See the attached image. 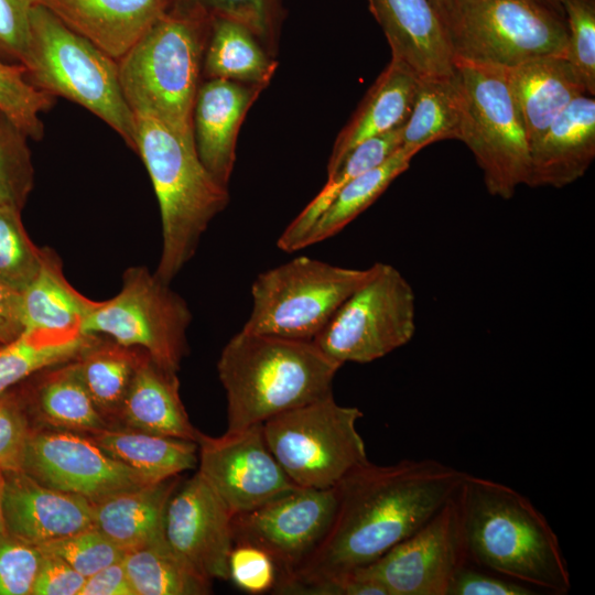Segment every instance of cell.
Masks as SVG:
<instances>
[{
    "mask_svg": "<svg viewBox=\"0 0 595 595\" xmlns=\"http://www.w3.org/2000/svg\"><path fill=\"white\" fill-rule=\"evenodd\" d=\"M465 473L433 458L390 465L367 462L336 486L332 522L311 555L278 580L272 593L306 586L367 566L413 534L456 494Z\"/></svg>",
    "mask_w": 595,
    "mask_h": 595,
    "instance_id": "obj_1",
    "label": "cell"
},
{
    "mask_svg": "<svg viewBox=\"0 0 595 595\" xmlns=\"http://www.w3.org/2000/svg\"><path fill=\"white\" fill-rule=\"evenodd\" d=\"M456 499L469 564L552 594L571 591L558 536L526 496L465 473Z\"/></svg>",
    "mask_w": 595,
    "mask_h": 595,
    "instance_id": "obj_2",
    "label": "cell"
},
{
    "mask_svg": "<svg viewBox=\"0 0 595 595\" xmlns=\"http://www.w3.org/2000/svg\"><path fill=\"white\" fill-rule=\"evenodd\" d=\"M342 366L313 340L241 329L227 342L217 361L227 400L226 432L262 424L332 394Z\"/></svg>",
    "mask_w": 595,
    "mask_h": 595,
    "instance_id": "obj_3",
    "label": "cell"
},
{
    "mask_svg": "<svg viewBox=\"0 0 595 595\" xmlns=\"http://www.w3.org/2000/svg\"><path fill=\"white\" fill-rule=\"evenodd\" d=\"M210 25L212 17L203 9L172 0L117 61L122 94L134 117L153 118L194 142L193 107Z\"/></svg>",
    "mask_w": 595,
    "mask_h": 595,
    "instance_id": "obj_4",
    "label": "cell"
},
{
    "mask_svg": "<svg viewBox=\"0 0 595 595\" xmlns=\"http://www.w3.org/2000/svg\"><path fill=\"white\" fill-rule=\"evenodd\" d=\"M136 152L150 175L159 202L162 251L155 274L171 283L194 257L210 221L229 203L228 187L201 162L194 142L164 123L136 117Z\"/></svg>",
    "mask_w": 595,
    "mask_h": 595,
    "instance_id": "obj_5",
    "label": "cell"
},
{
    "mask_svg": "<svg viewBox=\"0 0 595 595\" xmlns=\"http://www.w3.org/2000/svg\"><path fill=\"white\" fill-rule=\"evenodd\" d=\"M37 89L76 102L112 128L136 151V117L119 82L118 63L36 3L24 62Z\"/></svg>",
    "mask_w": 595,
    "mask_h": 595,
    "instance_id": "obj_6",
    "label": "cell"
},
{
    "mask_svg": "<svg viewBox=\"0 0 595 595\" xmlns=\"http://www.w3.org/2000/svg\"><path fill=\"white\" fill-rule=\"evenodd\" d=\"M442 23L454 60L510 68L566 57L565 17L541 0H447Z\"/></svg>",
    "mask_w": 595,
    "mask_h": 595,
    "instance_id": "obj_7",
    "label": "cell"
},
{
    "mask_svg": "<svg viewBox=\"0 0 595 595\" xmlns=\"http://www.w3.org/2000/svg\"><path fill=\"white\" fill-rule=\"evenodd\" d=\"M463 95L462 138L480 167L487 191L504 199L527 185L530 147L507 68L454 60Z\"/></svg>",
    "mask_w": 595,
    "mask_h": 595,
    "instance_id": "obj_8",
    "label": "cell"
},
{
    "mask_svg": "<svg viewBox=\"0 0 595 595\" xmlns=\"http://www.w3.org/2000/svg\"><path fill=\"white\" fill-rule=\"evenodd\" d=\"M363 415L356 407L337 403L332 393L270 418L262 433L295 485L333 488L369 461L356 425Z\"/></svg>",
    "mask_w": 595,
    "mask_h": 595,
    "instance_id": "obj_9",
    "label": "cell"
},
{
    "mask_svg": "<svg viewBox=\"0 0 595 595\" xmlns=\"http://www.w3.org/2000/svg\"><path fill=\"white\" fill-rule=\"evenodd\" d=\"M301 256L258 274L242 331L313 340L342 303L369 275Z\"/></svg>",
    "mask_w": 595,
    "mask_h": 595,
    "instance_id": "obj_10",
    "label": "cell"
},
{
    "mask_svg": "<svg viewBox=\"0 0 595 595\" xmlns=\"http://www.w3.org/2000/svg\"><path fill=\"white\" fill-rule=\"evenodd\" d=\"M313 342L333 360L367 364L407 345L415 334V293L392 264L376 262Z\"/></svg>",
    "mask_w": 595,
    "mask_h": 595,
    "instance_id": "obj_11",
    "label": "cell"
},
{
    "mask_svg": "<svg viewBox=\"0 0 595 595\" xmlns=\"http://www.w3.org/2000/svg\"><path fill=\"white\" fill-rule=\"evenodd\" d=\"M192 312L185 300L147 267L127 269L113 298L98 302L80 332L108 335L126 347L148 353L159 365L177 371L187 354Z\"/></svg>",
    "mask_w": 595,
    "mask_h": 595,
    "instance_id": "obj_12",
    "label": "cell"
},
{
    "mask_svg": "<svg viewBox=\"0 0 595 595\" xmlns=\"http://www.w3.org/2000/svg\"><path fill=\"white\" fill-rule=\"evenodd\" d=\"M466 564L455 494L413 534L351 573L375 581L387 595H448Z\"/></svg>",
    "mask_w": 595,
    "mask_h": 595,
    "instance_id": "obj_13",
    "label": "cell"
},
{
    "mask_svg": "<svg viewBox=\"0 0 595 595\" xmlns=\"http://www.w3.org/2000/svg\"><path fill=\"white\" fill-rule=\"evenodd\" d=\"M198 473L232 516L256 509L299 486L270 452L262 424L197 440Z\"/></svg>",
    "mask_w": 595,
    "mask_h": 595,
    "instance_id": "obj_14",
    "label": "cell"
},
{
    "mask_svg": "<svg viewBox=\"0 0 595 595\" xmlns=\"http://www.w3.org/2000/svg\"><path fill=\"white\" fill-rule=\"evenodd\" d=\"M336 505V486L326 489L298 487L256 509L234 516V543L247 542L264 550L274 561L280 580L311 555L326 533Z\"/></svg>",
    "mask_w": 595,
    "mask_h": 595,
    "instance_id": "obj_15",
    "label": "cell"
},
{
    "mask_svg": "<svg viewBox=\"0 0 595 595\" xmlns=\"http://www.w3.org/2000/svg\"><path fill=\"white\" fill-rule=\"evenodd\" d=\"M21 469L44 486L83 496L91 502L149 485L91 439L66 431L31 432Z\"/></svg>",
    "mask_w": 595,
    "mask_h": 595,
    "instance_id": "obj_16",
    "label": "cell"
},
{
    "mask_svg": "<svg viewBox=\"0 0 595 595\" xmlns=\"http://www.w3.org/2000/svg\"><path fill=\"white\" fill-rule=\"evenodd\" d=\"M232 515L197 472L171 495L164 538L174 555L199 578L228 580Z\"/></svg>",
    "mask_w": 595,
    "mask_h": 595,
    "instance_id": "obj_17",
    "label": "cell"
},
{
    "mask_svg": "<svg viewBox=\"0 0 595 595\" xmlns=\"http://www.w3.org/2000/svg\"><path fill=\"white\" fill-rule=\"evenodd\" d=\"M4 478L9 537L39 547L94 527L87 498L44 486L22 469L4 472Z\"/></svg>",
    "mask_w": 595,
    "mask_h": 595,
    "instance_id": "obj_18",
    "label": "cell"
},
{
    "mask_svg": "<svg viewBox=\"0 0 595 595\" xmlns=\"http://www.w3.org/2000/svg\"><path fill=\"white\" fill-rule=\"evenodd\" d=\"M267 86L226 79L201 83L193 107V137L197 155L221 185L235 166L240 127L247 112Z\"/></svg>",
    "mask_w": 595,
    "mask_h": 595,
    "instance_id": "obj_19",
    "label": "cell"
},
{
    "mask_svg": "<svg viewBox=\"0 0 595 595\" xmlns=\"http://www.w3.org/2000/svg\"><path fill=\"white\" fill-rule=\"evenodd\" d=\"M391 55L418 77L450 76L454 57L446 31L429 0H368Z\"/></svg>",
    "mask_w": 595,
    "mask_h": 595,
    "instance_id": "obj_20",
    "label": "cell"
},
{
    "mask_svg": "<svg viewBox=\"0 0 595 595\" xmlns=\"http://www.w3.org/2000/svg\"><path fill=\"white\" fill-rule=\"evenodd\" d=\"M172 0H37L68 29L119 61Z\"/></svg>",
    "mask_w": 595,
    "mask_h": 595,
    "instance_id": "obj_21",
    "label": "cell"
},
{
    "mask_svg": "<svg viewBox=\"0 0 595 595\" xmlns=\"http://www.w3.org/2000/svg\"><path fill=\"white\" fill-rule=\"evenodd\" d=\"M595 158V99H574L530 149L527 185L563 187L581 178Z\"/></svg>",
    "mask_w": 595,
    "mask_h": 595,
    "instance_id": "obj_22",
    "label": "cell"
},
{
    "mask_svg": "<svg viewBox=\"0 0 595 595\" xmlns=\"http://www.w3.org/2000/svg\"><path fill=\"white\" fill-rule=\"evenodd\" d=\"M507 76L530 149L574 99L587 95L564 55L524 62L507 68Z\"/></svg>",
    "mask_w": 595,
    "mask_h": 595,
    "instance_id": "obj_23",
    "label": "cell"
},
{
    "mask_svg": "<svg viewBox=\"0 0 595 595\" xmlns=\"http://www.w3.org/2000/svg\"><path fill=\"white\" fill-rule=\"evenodd\" d=\"M418 79L408 65L391 57L338 133L328 160L327 174L364 141L405 123L412 109Z\"/></svg>",
    "mask_w": 595,
    "mask_h": 595,
    "instance_id": "obj_24",
    "label": "cell"
},
{
    "mask_svg": "<svg viewBox=\"0 0 595 595\" xmlns=\"http://www.w3.org/2000/svg\"><path fill=\"white\" fill-rule=\"evenodd\" d=\"M130 430L196 442V430L180 397L176 371L144 351L119 416Z\"/></svg>",
    "mask_w": 595,
    "mask_h": 595,
    "instance_id": "obj_25",
    "label": "cell"
},
{
    "mask_svg": "<svg viewBox=\"0 0 595 595\" xmlns=\"http://www.w3.org/2000/svg\"><path fill=\"white\" fill-rule=\"evenodd\" d=\"M178 476L93 502L94 527L123 551L165 542L164 516Z\"/></svg>",
    "mask_w": 595,
    "mask_h": 595,
    "instance_id": "obj_26",
    "label": "cell"
},
{
    "mask_svg": "<svg viewBox=\"0 0 595 595\" xmlns=\"http://www.w3.org/2000/svg\"><path fill=\"white\" fill-rule=\"evenodd\" d=\"M90 439L149 485L176 477L197 465V443L194 441L112 429L95 433Z\"/></svg>",
    "mask_w": 595,
    "mask_h": 595,
    "instance_id": "obj_27",
    "label": "cell"
},
{
    "mask_svg": "<svg viewBox=\"0 0 595 595\" xmlns=\"http://www.w3.org/2000/svg\"><path fill=\"white\" fill-rule=\"evenodd\" d=\"M21 302L24 331L80 328L98 304L69 284L58 256L46 247L37 274L21 292Z\"/></svg>",
    "mask_w": 595,
    "mask_h": 595,
    "instance_id": "obj_28",
    "label": "cell"
},
{
    "mask_svg": "<svg viewBox=\"0 0 595 595\" xmlns=\"http://www.w3.org/2000/svg\"><path fill=\"white\" fill-rule=\"evenodd\" d=\"M80 328L25 329L0 346V396L24 379L78 358L99 340Z\"/></svg>",
    "mask_w": 595,
    "mask_h": 595,
    "instance_id": "obj_29",
    "label": "cell"
},
{
    "mask_svg": "<svg viewBox=\"0 0 595 595\" xmlns=\"http://www.w3.org/2000/svg\"><path fill=\"white\" fill-rule=\"evenodd\" d=\"M278 68L260 41L245 26L212 18L203 76L268 86Z\"/></svg>",
    "mask_w": 595,
    "mask_h": 595,
    "instance_id": "obj_30",
    "label": "cell"
},
{
    "mask_svg": "<svg viewBox=\"0 0 595 595\" xmlns=\"http://www.w3.org/2000/svg\"><path fill=\"white\" fill-rule=\"evenodd\" d=\"M463 95L456 73L419 77L411 112L403 126L402 145L418 152L431 143L461 141Z\"/></svg>",
    "mask_w": 595,
    "mask_h": 595,
    "instance_id": "obj_31",
    "label": "cell"
},
{
    "mask_svg": "<svg viewBox=\"0 0 595 595\" xmlns=\"http://www.w3.org/2000/svg\"><path fill=\"white\" fill-rule=\"evenodd\" d=\"M416 150L401 145L386 161L347 183L304 236L301 249L335 236L405 172Z\"/></svg>",
    "mask_w": 595,
    "mask_h": 595,
    "instance_id": "obj_32",
    "label": "cell"
},
{
    "mask_svg": "<svg viewBox=\"0 0 595 595\" xmlns=\"http://www.w3.org/2000/svg\"><path fill=\"white\" fill-rule=\"evenodd\" d=\"M403 126L368 139L353 149L327 174V182L320 193L284 229L278 239V247L288 252L300 250L304 236L336 194L355 177L381 164L402 145Z\"/></svg>",
    "mask_w": 595,
    "mask_h": 595,
    "instance_id": "obj_33",
    "label": "cell"
},
{
    "mask_svg": "<svg viewBox=\"0 0 595 595\" xmlns=\"http://www.w3.org/2000/svg\"><path fill=\"white\" fill-rule=\"evenodd\" d=\"M74 360L44 374L34 386L32 397L36 409L46 421L67 430L95 434L109 429L82 382Z\"/></svg>",
    "mask_w": 595,
    "mask_h": 595,
    "instance_id": "obj_34",
    "label": "cell"
},
{
    "mask_svg": "<svg viewBox=\"0 0 595 595\" xmlns=\"http://www.w3.org/2000/svg\"><path fill=\"white\" fill-rule=\"evenodd\" d=\"M144 350L99 339L78 358V376L95 405L107 419L119 416Z\"/></svg>",
    "mask_w": 595,
    "mask_h": 595,
    "instance_id": "obj_35",
    "label": "cell"
},
{
    "mask_svg": "<svg viewBox=\"0 0 595 595\" xmlns=\"http://www.w3.org/2000/svg\"><path fill=\"white\" fill-rule=\"evenodd\" d=\"M134 595H199L210 584L190 571L166 541L125 551L122 556Z\"/></svg>",
    "mask_w": 595,
    "mask_h": 595,
    "instance_id": "obj_36",
    "label": "cell"
},
{
    "mask_svg": "<svg viewBox=\"0 0 595 595\" xmlns=\"http://www.w3.org/2000/svg\"><path fill=\"white\" fill-rule=\"evenodd\" d=\"M54 104V96L34 87L21 64L0 58V111L28 138L40 140L44 133L42 112Z\"/></svg>",
    "mask_w": 595,
    "mask_h": 595,
    "instance_id": "obj_37",
    "label": "cell"
},
{
    "mask_svg": "<svg viewBox=\"0 0 595 595\" xmlns=\"http://www.w3.org/2000/svg\"><path fill=\"white\" fill-rule=\"evenodd\" d=\"M44 256L30 239L21 210L0 206V281L22 292L37 274Z\"/></svg>",
    "mask_w": 595,
    "mask_h": 595,
    "instance_id": "obj_38",
    "label": "cell"
},
{
    "mask_svg": "<svg viewBox=\"0 0 595 595\" xmlns=\"http://www.w3.org/2000/svg\"><path fill=\"white\" fill-rule=\"evenodd\" d=\"M28 136L0 111V206L22 212L33 188Z\"/></svg>",
    "mask_w": 595,
    "mask_h": 595,
    "instance_id": "obj_39",
    "label": "cell"
},
{
    "mask_svg": "<svg viewBox=\"0 0 595 595\" xmlns=\"http://www.w3.org/2000/svg\"><path fill=\"white\" fill-rule=\"evenodd\" d=\"M203 9L212 18L225 19L248 29L271 55L278 45L283 21L282 0H182Z\"/></svg>",
    "mask_w": 595,
    "mask_h": 595,
    "instance_id": "obj_40",
    "label": "cell"
},
{
    "mask_svg": "<svg viewBox=\"0 0 595 595\" xmlns=\"http://www.w3.org/2000/svg\"><path fill=\"white\" fill-rule=\"evenodd\" d=\"M567 26L566 58L588 96L595 95V0H561Z\"/></svg>",
    "mask_w": 595,
    "mask_h": 595,
    "instance_id": "obj_41",
    "label": "cell"
},
{
    "mask_svg": "<svg viewBox=\"0 0 595 595\" xmlns=\"http://www.w3.org/2000/svg\"><path fill=\"white\" fill-rule=\"evenodd\" d=\"M58 556L85 577L122 559L125 551L95 527L37 547Z\"/></svg>",
    "mask_w": 595,
    "mask_h": 595,
    "instance_id": "obj_42",
    "label": "cell"
},
{
    "mask_svg": "<svg viewBox=\"0 0 595 595\" xmlns=\"http://www.w3.org/2000/svg\"><path fill=\"white\" fill-rule=\"evenodd\" d=\"M43 552L11 537L0 540V595H32Z\"/></svg>",
    "mask_w": 595,
    "mask_h": 595,
    "instance_id": "obj_43",
    "label": "cell"
},
{
    "mask_svg": "<svg viewBox=\"0 0 595 595\" xmlns=\"http://www.w3.org/2000/svg\"><path fill=\"white\" fill-rule=\"evenodd\" d=\"M228 580L245 593L263 594L273 592L278 569L272 558L261 548L247 542H235L228 559Z\"/></svg>",
    "mask_w": 595,
    "mask_h": 595,
    "instance_id": "obj_44",
    "label": "cell"
},
{
    "mask_svg": "<svg viewBox=\"0 0 595 595\" xmlns=\"http://www.w3.org/2000/svg\"><path fill=\"white\" fill-rule=\"evenodd\" d=\"M26 415L21 401L11 394L0 396V468L3 472L22 468L23 455L30 436Z\"/></svg>",
    "mask_w": 595,
    "mask_h": 595,
    "instance_id": "obj_45",
    "label": "cell"
},
{
    "mask_svg": "<svg viewBox=\"0 0 595 595\" xmlns=\"http://www.w3.org/2000/svg\"><path fill=\"white\" fill-rule=\"evenodd\" d=\"M37 0H0V58L23 64L30 40L31 13Z\"/></svg>",
    "mask_w": 595,
    "mask_h": 595,
    "instance_id": "obj_46",
    "label": "cell"
},
{
    "mask_svg": "<svg viewBox=\"0 0 595 595\" xmlns=\"http://www.w3.org/2000/svg\"><path fill=\"white\" fill-rule=\"evenodd\" d=\"M533 588L493 572L466 564L456 574L448 595H531Z\"/></svg>",
    "mask_w": 595,
    "mask_h": 595,
    "instance_id": "obj_47",
    "label": "cell"
},
{
    "mask_svg": "<svg viewBox=\"0 0 595 595\" xmlns=\"http://www.w3.org/2000/svg\"><path fill=\"white\" fill-rule=\"evenodd\" d=\"M86 577L58 556L43 553L32 595H79Z\"/></svg>",
    "mask_w": 595,
    "mask_h": 595,
    "instance_id": "obj_48",
    "label": "cell"
},
{
    "mask_svg": "<svg viewBox=\"0 0 595 595\" xmlns=\"http://www.w3.org/2000/svg\"><path fill=\"white\" fill-rule=\"evenodd\" d=\"M79 595H134L122 559L87 576Z\"/></svg>",
    "mask_w": 595,
    "mask_h": 595,
    "instance_id": "obj_49",
    "label": "cell"
},
{
    "mask_svg": "<svg viewBox=\"0 0 595 595\" xmlns=\"http://www.w3.org/2000/svg\"><path fill=\"white\" fill-rule=\"evenodd\" d=\"M23 332L21 293L0 281V344L12 342Z\"/></svg>",
    "mask_w": 595,
    "mask_h": 595,
    "instance_id": "obj_50",
    "label": "cell"
},
{
    "mask_svg": "<svg viewBox=\"0 0 595 595\" xmlns=\"http://www.w3.org/2000/svg\"><path fill=\"white\" fill-rule=\"evenodd\" d=\"M4 472L0 468V540L9 537L6 524H4V517H3V494H4Z\"/></svg>",
    "mask_w": 595,
    "mask_h": 595,
    "instance_id": "obj_51",
    "label": "cell"
},
{
    "mask_svg": "<svg viewBox=\"0 0 595 595\" xmlns=\"http://www.w3.org/2000/svg\"><path fill=\"white\" fill-rule=\"evenodd\" d=\"M435 12L437 13L441 22L445 14V9L447 6V0H429ZM443 24V23H442Z\"/></svg>",
    "mask_w": 595,
    "mask_h": 595,
    "instance_id": "obj_52",
    "label": "cell"
},
{
    "mask_svg": "<svg viewBox=\"0 0 595 595\" xmlns=\"http://www.w3.org/2000/svg\"><path fill=\"white\" fill-rule=\"evenodd\" d=\"M541 1L544 2L552 10L558 12L559 14L565 17L563 7L561 4V0H541Z\"/></svg>",
    "mask_w": 595,
    "mask_h": 595,
    "instance_id": "obj_53",
    "label": "cell"
},
{
    "mask_svg": "<svg viewBox=\"0 0 595 595\" xmlns=\"http://www.w3.org/2000/svg\"><path fill=\"white\" fill-rule=\"evenodd\" d=\"M1 345H2V344H0V346H1Z\"/></svg>",
    "mask_w": 595,
    "mask_h": 595,
    "instance_id": "obj_54",
    "label": "cell"
}]
</instances>
